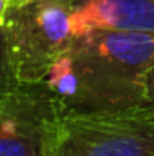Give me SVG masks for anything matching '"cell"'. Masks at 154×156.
<instances>
[{
	"label": "cell",
	"mask_w": 154,
	"mask_h": 156,
	"mask_svg": "<svg viewBox=\"0 0 154 156\" xmlns=\"http://www.w3.org/2000/svg\"><path fill=\"white\" fill-rule=\"evenodd\" d=\"M152 66L154 33L93 29L73 38L44 82L64 113L132 116Z\"/></svg>",
	"instance_id": "cell-1"
},
{
	"label": "cell",
	"mask_w": 154,
	"mask_h": 156,
	"mask_svg": "<svg viewBox=\"0 0 154 156\" xmlns=\"http://www.w3.org/2000/svg\"><path fill=\"white\" fill-rule=\"evenodd\" d=\"M76 0H13L4 22L9 66L18 83L44 82L54 60L73 42Z\"/></svg>",
	"instance_id": "cell-2"
},
{
	"label": "cell",
	"mask_w": 154,
	"mask_h": 156,
	"mask_svg": "<svg viewBox=\"0 0 154 156\" xmlns=\"http://www.w3.org/2000/svg\"><path fill=\"white\" fill-rule=\"evenodd\" d=\"M45 156H154V120L62 113Z\"/></svg>",
	"instance_id": "cell-3"
},
{
	"label": "cell",
	"mask_w": 154,
	"mask_h": 156,
	"mask_svg": "<svg viewBox=\"0 0 154 156\" xmlns=\"http://www.w3.org/2000/svg\"><path fill=\"white\" fill-rule=\"evenodd\" d=\"M62 113L45 82L18 83L0 105V156H45Z\"/></svg>",
	"instance_id": "cell-4"
},
{
	"label": "cell",
	"mask_w": 154,
	"mask_h": 156,
	"mask_svg": "<svg viewBox=\"0 0 154 156\" xmlns=\"http://www.w3.org/2000/svg\"><path fill=\"white\" fill-rule=\"evenodd\" d=\"M73 35L93 29L154 33V0H76Z\"/></svg>",
	"instance_id": "cell-5"
},
{
	"label": "cell",
	"mask_w": 154,
	"mask_h": 156,
	"mask_svg": "<svg viewBox=\"0 0 154 156\" xmlns=\"http://www.w3.org/2000/svg\"><path fill=\"white\" fill-rule=\"evenodd\" d=\"M16 85H18V82L13 76V71H11V66H9V58H7L4 31L0 29V105L11 96V93L15 91Z\"/></svg>",
	"instance_id": "cell-6"
},
{
	"label": "cell",
	"mask_w": 154,
	"mask_h": 156,
	"mask_svg": "<svg viewBox=\"0 0 154 156\" xmlns=\"http://www.w3.org/2000/svg\"><path fill=\"white\" fill-rule=\"evenodd\" d=\"M138 116L152 118L154 120V66L151 67L149 75L145 78V93H143V104L140 111L136 113Z\"/></svg>",
	"instance_id": "cell-7"
},
{
	"label": "cell",
	"mask_w": 154,
	"mask_h": 156,
	"mask_svg": "<svg viewBox=\"0 0 154 156\" xmlns=\"http://www.w3.org/2000/svg\"><path fill=\"white\" fill-rule=\"evenodd\" d=\"M11 5H13V0H0V29L4 27L5 16H7V11Z\"/></svg>",
	"instance_id": "cell-8"
}]
</instances>
